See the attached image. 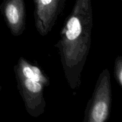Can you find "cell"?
Returning <instances> with one entry per match:
<instances>
[{
	"instance_id": "6da1fadb",
	"label": "cell",
	"mask_w": 122,
	"mask_h": 122,
	"mask_svg": "<svg viewBox=\"0 0 122 122\" xmlns=\"http://www.w3.org/2000/svg\"><path fill=\"white\" fill-rule=\"evenodd\" d=\"M82 1L76 0L64 28V36L61 41L63 48H60L64 69L66 71L76 70L79 74L81 63L85 60L89 47L92 26L91 13L86 18H84V13H81Z\"/></svg>"
},
{
	"instance_id": "7a4b0ae2",
	"label": "cell",
	"mask_w": 122,
	"mask_h": 122,
	"mask_svg": "<svg viewBox=\"0 0 122 122\" xmlns=\"http://www.w3.org/2000/svg\"><path fill=\"white\" fill-rule=\"evenodd\" d=\"M111 88L109 72L105 70L101 75L91 101L88 102V121L104 122L108 118L110 108Z\"/></svg>"
},
{
	"instance_id": "3957f363",
	"label": "cell",
	"mask_w": 122,
	"mask_h": 122,
	"mask_svg": "<svg viewBox=\"0 0 122 122\" xmlns=\"http://www.w3.org/2000/svg\"><path fill=\"white\" fill-rule=\"evenodd\" d=\"M15 73L19 89L27 112L31 115L38 116L44 112L45 106L42 94L44 85L36 81L26 78L18 71H15Z\"/></svg>"
},
{
	"instance_id": "277c9868",
	"label": "cell",
	"mask_w": 122,
	"mask_h": 122,
	"mask_svg": "<svg viewBox=\"0 0 122 122\" xmlns=\"http://www.w3.org/2000/svg\"><path fill=\"white\" fill-rule=\"evenodd\" d=\"M64 2L65 0H34L36 24L41 33H46L51 28L56 14L63 8Z\"/></svg>"
},
{
	"instance_id": "5b68a950",
	"label": "cell",
	"mask_w": 122,
	"mask_h": 122,
	"mask_svg": "<svg viewBox=\"0 0 122 122\" xmlns=\"http://www.w3.org/2000/svg\"><path fill=\"white\" fill-rule=\"evenodd\" d=\"M0 8L12 33L17 35L23 32L25 29L24 0H4Z\"/></svg>"
},
{
	"instance_id": "8992f818",
	"label": "cell",
	"mask_w": 122,
	"mask_h": 122,
	"mask_svg": "<svg viewBox=\"0 0 122 122\" xmlns=\"http://www.w3.org/2000/svg\"><path fill=\"white\" fill-rule=\"evenodd\" d=\"M17 67V69H15V71L20 73L26 78L39 82L44 86L49 85L48 80L42 73L40 69L38 67L30 64L23 58H20Z\"/></svg>"
},
{
	"instance_id": "52a82bcc",
	"label": "cell",
	"mask_w": 122,
	"mask_h": 122,
	"mask_svg": "<svg viewBox=\"0 0 122 122\" xmlns=\"http://www.w3.org/2000/svg\"><path fill=\"white\" fill-rule=\"evenodd\" d=\"M122 57H119L117 58L115 64V75L117 81L120 86L122 84Z\"/></svg>"
},
{
	"instance_id": "ba28073f",
	"label": "cell",
	"mask_w": 122,
	"mask_h": 122,
	"mask_svg": "<svg viewBox=\"0 0 122 122\" xmlns=\"http://www.w3.org/2000/svg\"><path fill=\"white\" fill-rule=\"evenodd\" d=\"M1 87L0 86V91H1Z\"/></svg>"
}]
</instances>
